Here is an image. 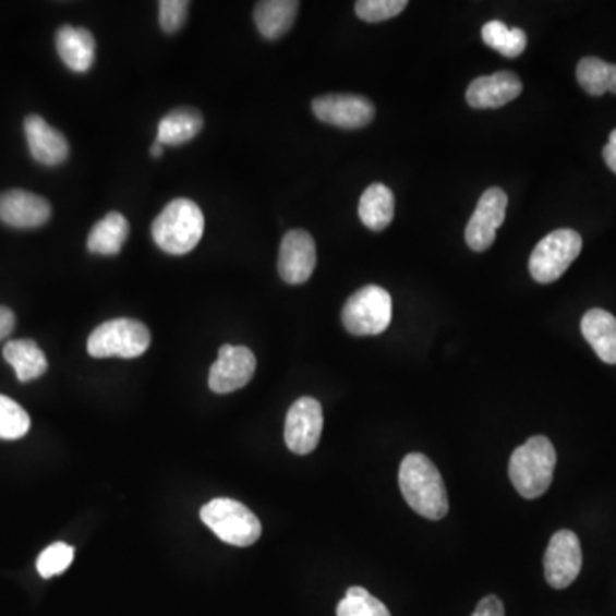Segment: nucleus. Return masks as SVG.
Returning <instances> with one entry per match:
<instances>
[{
	"instance_id": "obj_1",
	"label": "nucleus",
	"mask_w": 616,
	"mask_h": 616,
	"mask_svg": "<svg viewBox=\"0 0 616 616\" xmlns=\"http://www.w3.org/2000/svg\"><path fill=\"white\" fill-rule=\"evenodd\" d=\"M399 486L414 512L440 521L449 512V497L440 473L423 454H408L399 468Z\"/></svg>"
},
{
	"instance_id": "obj_2",
	"label": "nucleus",
	"mask_w": 616,
	"mask_h": 616,
	"mask_svg": "<svg viewBox=\"0 0 616 616\" xmlns=\"http://www.w3.org/2000/svg\"><path fill=\"white\" fill-rule=\"evenodd\" d=\"M555 464L557 452L552 440L536 435L514 450L509 464L510 482L521 497L533 500L552 485Z\"/></svg>"
},
{
	"instance_id": "obj_3",
	"label": "nucleus",
	"mask_w": 616,
	"mask_h": 616,
	"mask_svg": "<svg viewBox=\"0 0 616 616\" xmlns=\"http://www.w3.org/2000/svg\"><path fill=\"white\" fill-rule=\"evenodd\" d=\"M153 240L161 251L185 255L194 251L204 235V213L191 200H173L152 227Z\"/></svg>"
},
{
	"instance_id": "obj_4",
	"label": "nucleus",
	"mask_w": 616,
	"mask_h": 616,
	"mask_svg": "<svg viewBox=\"0 0 616 616\" xmlns=\"http://www.w3.org/2000/svg\"><path fill=\"white\" fill-rule=\"evenodd\" d=\"M201 521L228 545H254L263 534V526L257 516L242 502L231 498H215L201 509Z\"/></svg>"
},
{
	"instance_id": "obj_5",
	"label": "nucleus",
	"mask_w": 616,
	"mask_h": 616,
	"mask_svg": "<svg viewBox=\"0 0 616 616\" xmlns=\"http://www.w3.org/2000/svg\"><path fill=\"white\" fill-rule=\"evenodd\" d=\"M152 345L149 329L134 318H113L93 330L88 353L93 359H137Z\"/></svg>"
},
{
	"instance_id": "obj_6",
	"label": "nucleus",
	"mask_w": 616,
	"mask_h": 616,
	"mask_svg": "<svg viewBox=\"0 0 616 616\" xmlns=\"http://www.w3.org/2000/svg\"><path fill=\"white\" fill-rule=\"evenodd\" d=\"M341 321L350 335H382L392 321V299L389 291L370 285L351 294L342 306Z\"/></svg>"
},
{
	"instance_id": "obj_7",
	"label": "nucleus",
	"mask_w": 616,
	"mask_h": 616,
	"mask_svg": "<svg viewBox=\"0 0 616 616\" xmlns=\"http://www.w3.org/2000/svg\"><path fill=\"white\" fill-rule=\"evenodd\" d=\"M582 251V237L576 230H555L534 246L529 257V273L541 285L555 282L565 275Z\"/></svg>"
},
{
	"instance_id": "obj_8",
	"label": "nucleus",
	"mask_w": 616,
	"mask_h": 616,
	"mask_svg": "<svg viewBox=\"0 0 616 616\" xmlns=\"http://www.w3.org/2000/svg\"><path fill=\"white\" fill-rule=\"evenodd\" d=\"M323 406L314 398H300L294 401L285 423V442L291 452L305 456L318 446L323 434Z\"/></svg>"
},
{
	"instance_id": "obj_9",
	"label": "nucleus",
	"mask_w": 616,
	"mask_h": 616,
	"mask_svg": "<svg viewBox=\"0 0 616 616\" xmlns=\"http://www.w3.org/2000/svg\"><path fill=\"white\" fill-rule=\"evenodd\" d=\"M582 567V549L579 538L569 529L553 534L545 553L546 582L553 589L569 588Z\"/></svg>"
},
{
	"instance_id": "obj_10",
	"label": "nucleus",
	"mask_w": 616,
	"mask_h": 616,
	"mask_svg": "<svg viewBox=\"0 0 616 616\" xmlns=\"http://www.w3.org/2000/svg\"><path fill=\"white\" fill-rule=\"evenodd\" d=\"M507 194L502 189L492 188L478 201L476 209L466 227V243L471 251L483 252L492 246L507 213Z\"/></svg>"
},
{
	"instance_id": "obj_11",
	"label": "nucleus",
	"mask_w": 616,
	"mask_h": 616,
	"mask_svg": "<svg viewBox=\"0 0 616 616\" xmlns=\"http://www.w3.org/2000/svg\"><path fill=\"white\" fill-rule=\"evenodd\" d=\"M312 112L335 128L362 129L374 120L375 107L365 96L326 95L312 101Z\"/></svg>"
},
{
	"instance_id": "obj_12",
	"label": "nucleus",
	"mask_w": 616,
	"mask_h": 616,
	"mask_svg": "<svg viewBox=\"0 0 616 616\" xmlns=\"http://www.w3.org/2000/svg\"><path fill=\"white\" fill-rule=\"evenodd\" d=\"M317 266L315 240L305 230H291L282 237L279 246L278 270L288 285H303L314 275Z\"/></svg>"
},
{
	"instance_id": "obj_13",
	"label": "nucleus",
	"mask_w": 616,
	"mask_h": 616,
	"mask_svg": "<svg viewBox=\"0 0 616 616\" xmlns=\"http://www.w3.org/2000/svg\"><path fill=\"white\" fill-rule=\"evenodd\" d=\"M254 353L245 347L225 345L209 372V389L216 394H230L245 387L255 374Z\"/></svg>"
},
{
	"instance_id": "obj_14",
	"label": "nucleus",
	"mask_w": 616,
	"mask_h": 616,
	"mask_svg": "<svg viewBox=\"0 0 616 616\" xmlns=\"http://www.w3.org/2000/svg\"><path fill=\"white\" fill-rule=\"evenodd\" d=\"M52 216V207L40 195L26 191H9L0 195V221L12 228L44 227Z\"/></svg>"
},
{
	"instance_id": "obj_15",
	"label": "nucleus",
	"mask_w": 616,
	"mask_h": 616,
	"mask_svg": "<svg viewBox=\"0 0 616 616\" xmlns=\"http://www.w3.org/2000/svg\"><path fill=\"white\" fill-rule=\"evenodd\" d=\"M522 93V81L509 71L497 72L492 76H482L470 84L466 100L473 108H500L516 100Z\"/></svg>"
},
{
	"instance_id": "obj_16",
	"label": "nucleus",
	"mask_w": 616,
	"mask_h": 616,
	"mask_svg": "<svg viewBox=\"0 0 616 616\" xmlns=\"http://www.w3.org/2000/svg\"><path fill=\"white\" fill-rule=\"evenodd\" d=\"M24 134L28 141L29 153L38 164L57 167L68 159L69 143L64 134L48 125L40 116L26 117Z\"/></svg>"
},
{
	"instance_id": "obj_17",
	"label": "nucleus",
	"mask_w": 616,
	"mask_h": 616,
	"mask_svg": "<svg viewBox=\"0 0 616 616\" xmlns=\"http://www.w3.org/2000/svg\"><path fill=\"white\" fill-rule=\"evenodd\" d=\"M57 53L74 72H88L96 57V41L86 28L62 26L56 36Z\"/></svg>"
},
{
	"instance_id": "obj_18",
	"label": "nucleus",
	"mask_w": 616,
	"mask_h": 616,
	"mask_svg": "<svg viewBox=\"0 0 616 616\" xmlns=\"http://www.w3.org/2000/svg\"><path fill=\"white\" fill-rule=\"evenodd\" d=\"M582 336L597 357L608 365H616V317L603 309H593L582 317Z\"/></svg>"
},
{
	"instance_id": "obj_19",
	"label": "nucleus",
	"mask_w": 616,
	"mask_h": 616,
	"mask_svg": "<svg viewBox=\"0 0 616 616\" xmlns=\"http://www.w3.org/2000/svg\"><path fill=\"white\" fill-rule=\"evenodd\" d=\"M300 4L297 0H264L257 2L254 9V21L258 33L267 40H278L287 35L293 26L294 17L299 14Z\"/></svg>"
},
{
	"instance_id": "obj_20",
	"label": "nucleus",
	"mask_w": 616,
	"mask_h": 616,
	"mask_svg": "<svg viewBox=\"0 0 616 616\" xmlns=\"http://www.w3.org/2000/svg\"><path fill=\"white\" fill-rule=\"evenodd\" d=\"M4 359L16 372L20 382L35 381L47 372L44 351L32 339H14L4 347Z\"/></svg>"
},
{
	"instance_id": "obj_21",
	"label": "nucleus",
	"mask_w": 616,
	"mask_h": 616,
	"mask_svg": "<svg viewBox=\"0 0 616 616\" xmlns=\"http://www.w3.org/2000/svg\"><path fill=\"white\" fill-rule=\"evenodd\" d=\"M204 119L195 108H177L173 112L167 113L158 123V143L168 146H180L189 143L200 134L203 129Z\"/></svg>"
},
{
	"instance_id": "obj_22",
	"label": "nucleus",
	"mask_w": 616,
	"mask_h": 616,
	"mask_svg": "<svg viewBox=\"0 0 616 616\" xmlns=\"http://www.w3.org/2000/svg\"><path fill=\"white\" fill-rule=\"evenodd\" d=\"M394 194L384 183H372L360 200L359 215L369 230L382 231L394 218Z\"/></svg>"
},
{
	"instance_id": "obj_23",
	"label": "nucleus",
	"mask_w": 616,
	"mask_h": 616,
	"mask_svg": "<svg viewBox=\"0 0 616 616\" xmlns=\"http://www.w3.org/2000/svg\"><path fill=\"white\" fill-rule=\"evenodd\" d=\"M129 237V221L120 213H108L89 231L88 249L93 254L116 255Z\"/></svg>"
},
{
	"instance_id": "obj_24",
	"label": "nucleus",
	"mask_w": 616,
	"mask_h": 616,
	"mask_svg": "<svg viewBox=\"0 0 616 616\" xmlns=\"http://www.w3.org/2000/svg\"><path fill=\"white\" fill-rule=\"evenodd\" d=\"M577 81L588 95L601 96L606 92L616 95V64L597 57H584L577 65Z\"/></svg>"
},
{
	"instance_id": "obj_25",
	"label": "nucleus",
	"mask_w": 616,
	"mask_h": 616,
	"mask_svg": "<svg viewBox=\"0 0 616 616\" xmlns=\"http://www.w3.org/2000/svg\"><path fill=\"white\" fill-rule=\"evenodd\" d=\"M482 38L490 48L497 50L507 59L521 56L528 45V36L522 29L509 28L502 21H490L483 26Z\"/></svg>"
},
{
	"instance_id": "obj_26",
	"label": "nucleus",
	"mask_w": 616,
	"mask_h": 616,
	"mask_svg": "<svg viewBox=\"0 0 616 616\" xmlns=\"http://www.w3.org/2000/svg\"><path fill=\"white\" fill-rule=\"evenodd\" d=\"M336 613L338 616H390L389 609L382 601L359 585L348 589L347 596L339 601Z\"/></svg>"
},
{
	"instance_id": "obj_27",
	"label": "nucleus",
	"mask_w": 616,
	"mask_h": 616,
	"mask_svg": "<svg viewBox=\"0 0 616 616\" xmlns=\"http://www.w3.org/2000/svg\"><path fill=\"white\" fill-rule=\"evenodd\" d=\"M29 425L28 413L16 401L0 394V438L17 440L28 434Z\"/></svg>"
},
{
	"instance_id": "obj_28",
	"label": "nucleus",
	"mask_w": 616,
	"mask_h": 616,
	"mask_svg": "<svg viewBox=\"0 0 616 616\" xmlns=\"http://www.w3.org/2000/svg\"><path fill=\"white\" fill-rule=\"evenodd\" d=\"M72 560H74V548L65 543H56L41 552L36 561V569L44 579H50L68 570Z\"/></svg>"
},
{
	"instance_id": "obj_29",
	"label": "nucleus",
	"mask_w": 616,
	"mask_h": 616,
	"mask_svg": "<svg viewBox=\"0 0 616 616\" xmlns=\"http://www.w3.org/2000/svg\"><path fill=\"white\" fill-rule=\"evenodd\" d=\"M406 8V0H359L354 4V12L366 23H381L398 16Z\"/></svg>"
},
{
	"instance_id": "obj_30",
	"label": "nucleus",
	"mask_w": 616,
	"mask_h": 616,
	"mask_svg": "<svg viewBox=\"0 0 616 616\" xmlns=\"http://www.w3.org/2000/svg\"><path fill=\"white\" fill-rule=\"evenodd\" d=\"M188 0H161L159 2V26L165 33H177L185 24L189 14Z\"/></svg>"
},
{
	"instance_id": "obj_31",
	"label": "nucleus",
	"mask_w": 616,
	"mask_h": 616,
	"mask_svg": "<svg viewBox=\"0 0 616 616\" xmlns=\"http://www.w3.org/2000/svg\"><path fill=\"white\" fill-rule=\"evenodd\" d=\"M471 616H505L504 605L497 596L483 597Z\"/></svg>"
},
{
	"instance_id": "obj_32",
	"label": "nucleus",
	"mask_w": 616,
	"mask_h": 616,
	"mask_svg": "<svg viewBox=\"0 0 616 616\" xmlns=\"http://www.w3.org/2000/svg\"><path fill=\"white\" fill-rule=\"evenodd\" d=\"M16 326V317L9 311L8 306L0 305V341L8 338Z\"/></svg>"
},
{
	"instance_id": "obj_33",
	"label": "nucleus",
	"mask_w": 616,
	"mask_h": 616,
	"mask_svg": "<svg viewBox=\"0 0 616 616\" xmlns=\"http://www.w3.org/2000/svg\"><path fill=\"white\" fill-rule=\"evenodd\" d=\"M603 158H605L609 170L616 176V129L609 134L608 144H606L605 149H603Z\"/></svg>"
},
{
	"instance_id": "obj_34",
	"label": "nucleus",
	"mask_w": 616,
	"mask_h": 616,
	"mask_svg": "<svg viewBox=\"0 0 616 616\" xmlns=\"http://www.w3.org/2000/svg\"><path fill=\"white\" fill-rule=\"evenodd\" d=\"M164 144L158 143V141H155V144H153L152 146V155L155 156V158H158V156L164 155Z\"/></svg>"
}]
</instances>
